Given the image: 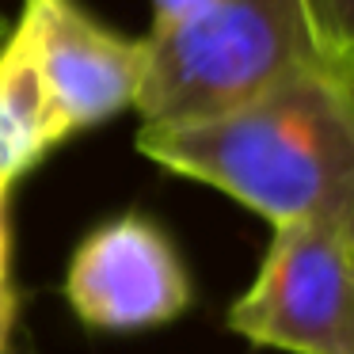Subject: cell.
I'll return each mask as SVG.
<instances>
[{"label":"cell","mask_w":354,"mask_h":354,"mask_svg":"<svg viewBox=\"0 0 354 354\" xmlns=\"http://www.w3.org/2000/svg\"><path fill=\"white\" fill-rule=\"evenodd\" d=\"M138 153L252 214L354 240V69L316 57L217 118L141 126Z\"/></svg>","instance_id":"cell-1"},{"label":"cell","mask_w":354,"mask_h":354,"mask_svg":"<svg viewBox=\"0 0 354 354\" xmlns=\"http://www.w3.org/2000/svg\"><path fill=\"white\" fill-rule=\"evenodd\" d=\"M145 73L133 111L141 126H183L252 103L320 46L305 0H209L194 16L141 39Z\"/></svg>","instance_id":"cell-2"},{"label":"cell","mask_w":354,"mask_h":354,"mask_svg":"<svg viewBox=\"0 0 354 354\" xmlns=\"http://www.w3.org/2000/svg\"><path fill=\"white\" fill-rule=\"evenodd\" d=\"M229 328L290 354H354V240L316 225L274 229Z\"/></svg>","instance_id":"cell-3"},{"label":"cell","mask_w":354,"mask_h":354,"mask_svg":"<svg viewBox=\"0 0 354 354\" xmlns=\"http://www.w3.org/2000/svg\"><path fill=\"white\" fill-rule=\"evenodd\" d=\"M62 293L88 331L138 335L179 320L194 301V282L171 232L126 209L80 236Z\"/></svg>","instance_id":"cell-4"},{"label":"cell","mask_w":354,"mask_h":354,"mask_svg":"<svg viewBox=\"0 0 354 354\" xmlns=\"http://www.w3.org/2000/svg\"><path fill=\"white\" fill-rule=\"evenodd\" d=\"M65 138L107 126L138 103L145 46L88 16L77 0H24L16 16Z\"/></svg>","instance_id":"cell-5"},{"label":"cell","mask_w":354,"mask_h":354,"mask_svg":"<svg viewBox=\"0 0 354 354\" xmlns=\"http://www.w3.org/2000/svg\"><path fill=\"white\" fill-rule=\"evenodd\" d=\"M65 138L54 115L42 73L27 46L24 31L8 24L0 39V198L35 171Z\"/></svg>","instance_id":"cell-6"},{"label":"cell","mask_w":354,"mask_h":354,"mask_svg":"<svg viewBox=\"0 0 354 354\" xmlns=\"http://www.w3.org/2000/svg\"><path fill=\"white\" fill-rule=\"evenodd\" d=\"M305 16L320 54L354 69V0H305Z\"/></svg>","instance_id":"cell-7"},{"label":"cell","mask_w":354,"mask_h":354,"mask_svg":"<svg viewBox=\"0 0 354 354\" xmlns=\"http://www.w3.org/2000/svg\"><path fill=\"white\" fill-rule=\"evenodd\" d=\"M16 278H12V194L0 198V354H12L16 331Z\"/></svg>","instance_id":"cell-8"},{"label":"cell","mask_w":354,"mask_h":354,"mask_svg":"<svg viewBox=\"0 0 354 354\" xmlns=\"http://www.w3.org/2000/svg\"><path fill=\"white\" fill-rule=\"evenodd\" d=\"M202 4H209V0H149V8H153V31H164V27L194 16Z\"/></svg>","instance_id":"cell-9"},{"label":"cell","mask_w":354,"mask_h":354,"mask_svg":"<svg viewBox=\"0 0 354 354\" xmlns=\"http://www.w3.org/2000/svg\"><path fill=\"white\" fill-rule=\"evenodd\" d=\"M4 31H8V19L0 16V39H4Z\"/></svg>","instance_id":"cell-10"}]
</instances>
